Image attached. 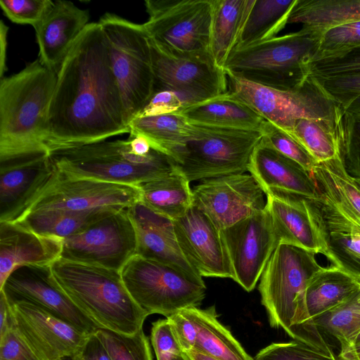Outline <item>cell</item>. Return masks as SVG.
<instances>
[{"label": "cell", "mask_w": 360, "mask_h": 360, "mask_svg": "<svg viewBox=\"0 0 360 360\" xmlns=\"http://www.w3.org/2000/svg\"><path fill=\"white\" fill-rule=\"evenodd\" d=\"M53 278L75 306L98 328L132 335L148 314L133 300L120 271L58 259Z\"/></svg>", "instance_id": "3"}, {"label": "cell", "mask_w": 360, "mask_h": 360, "mask_svg": "<svg viewBox=\"0 0 360 360\" xmlns=\"http://www.w3.org/2000/svg\"><path fill=\"white\" fill-rule=\"evenodd\" d=\"M58 72L39 58L0 82V157L48 148L44 132Z\"/></svg>", "instance_id": "4"}, {"label": "cell", "mask_w": 360, "mask_h": 360, "mask_svg": "<svg viewBox=\"0 0 360 360\" xmlns=\"http://www.w3.org/2000/svg\"><path fill=\"white\" fill-rule=\"evenodd\" d=\"M129 127V134L145 137L153 148L172 158L193 131V123L179 112L135 117Z\"/></svg>", "instance_id": "33"}, {"label": "cell", "mask_w": 360, "mask_h": 360, "mask_svg": "<svg viewBox=\"0 0 360 360\" xmlns=\"http://www.w3.org/2000/svg\"><path fill=\"white\" fill-rule=\"evenodd\" d=\"M190 181L176 168L139 186L141 202L153 211L174 220L193 205Z\"/></svg>", "instance_id": "32"}, {"label": "cell", "mask_w": 360, "mask_h": 360, "mask_svg": "<svg viewBox=\"0 0 360 360\" xmlns=\"http://www.w3.org/2000/svg\"><path fill=\"white\" fill-rule=\"evenodd\" d=\"M49 155L65 176L136 186L176 169L172 158L154 148L136 154L129 139L53 148Z\"/></svg>", "instance_id": "5"}, {"label": "cell", "mask_w": 360, "mask_h": 360, "mask_svg": "<svg viewBox=\"0 0 360 360\" xmlns=\"http://www.w3.org/2000/svg\"><path fill=\"white\" fill-rule=\"evenodd\" d=\"M136 250V234L127 208L63 239L60 258L120 271Z\"/></svg>", "instance_id": "12"}, {"label": "cell", "mask_w": 360, "mask_h": 360, "mask_svg": "<svg viewBox=\"0 0 360 360\" xmlns=\"http://www.w3.org/2000/svg\"><path fill=\"white\" fill-rule=\"evenodd\" d=\"M262 137L260 131L193 123L191 137L172 159L190 182L243 174Z\"/></svg>", "instance_id": "9"}, {"label": "cell", "mask_w": 360, "mask_h": 360, "mask_svg": "<svg viewBox=\"0 0 360 360\" xmlns=\"http://www.w3.org/2000/svg\"><path fill=\"white\" fill-rule=\"evenodd\" d=\"M260 131L262 140L270 147L312 174L316 161L292 136L266 120Z\"/></svg>", "instance_id": "42"}, {"label": "cell", "mask_w": 360, "mask_h": 360, "mask_svg": "<svg viewBox=\"0 0 360 360\" xmlns=\"http://www.w3.org/2000/svg\"><path fill=\"white\" fill-rule=\"evenodd\" d=\"M355 22H360V0H296L288 19L318 39L330 28Z\"/></svg>", "instance_id": "30"}, {"label": "cell", "mask_w": 360, "mask_h": 360, "mask_svg": "<svg viewBox=\"0 0 360 360\" xmlns=\"http://www.w3.org/2000/svg\"><path fill=\"white\" fill-rule=\"evenodd\" d=\"M127 212L136 234L137 255L172 266L205 284L202 277L185 257L172 219L153 211L141 200L128 207Z\"/></svg>", "instance_id": "22"}, {"label": "cell", "mask_w": 360, "mask_h": 360, "mask_svg": "<svg viewBox=\"0 0 360 360\" xmlns=\"http://www.w3.org/2000/svg\"><path fill=\"white\" fill-rule=\"evenodd\" d=\"M72 360H112L96 333L91 334Z\"/></svg>", "instance_id": "51"}, {"label": "cell", "mask_w": 360, "mask_h": 360, "mask_svg": "<svg viewBox=\"0 0 360 360\" xmlns=\"http://www.w3.org/2000/svg\"><path fill=\"white\" fill-rule=\"evenodd\" d=\"M136 303L148 314L168 318L188 308L198 307L206 294L200 284L162 263L134 255L120 271Z\"/></svg>", "instance_id": "11"}, {"label": "cell", "mask_w": 360, "mask_h": 360, "mask_svg": "<svg viewBox=\"0 0 360 360\" xmlns=\"http://www.w3.org/2000/svg\"><path fill=\"white\" fill-rule=\"evenodd\" d=\"M129 133L102 28L89 22L57 74L47 115L49 149L87 144Z\"/></svg>", "instance_id": "1"}, {"label": "cell", "mask_w": 360, "mask_h": 360, "mask_svg": "<svg viewBox=\"0 0 360 360\" xmlns=\"http://www.w3.org/2000/svg\"><path fill=\"white\" fill-rule=\"evenodd\" d=\"M254 360H339L297 340L275 342L262 349Z\"/></svg>", "instance_id": "43"}, {"label": "cell", "mask_w": 360, "mask_h": 360, "mask_svg": "<svg viewBox=\"0 0 360 360\" xmlns=\"http://www.w3.org/2000/svg\"><path fill=\"white\" fill-rule=\"evenodd\" d=\"M187 360H218L194 349L183 352Z\"/></svg>", "instance_id": "55"}, {"label": "cell", "mask_w": 360, "mask_h": 360, "mask_svg": "<svg viewBox=\"0 0 360 360\" xmlns=\"http://www.w3.org/2000/svg\"><path fill=\"white\" fill-rule=\"evenodd\" d=\"M340 131V154L347 171L360 177V101L342 107Z\"/></svg>", "instance_id": "40"}, {"label": "cell", "mask_w": 360, "mask_h": 360, "mask_svg": "<svg viewBox=\"0 0 360 360\" xmlns=\"http://www.w3.org/2000/svg\"><path fill=\"white\" fill-rule=\"evenodd\" d=\"M89 12L70 1L56 0L35 26L39 60L58 71L75 41L89 24Z\"/></svg>", "instance_id": "23"}, {"label": "cell", "mask_w": 360, "mask_h": 360, "mask_svg": "<svg viewBox=\"0 0 360 360\" xmlns=\"http://www.w3.org/2000/svg\"><path fill=\"white\" fill-rule=\"evenodd\" d=\"M358 49H360V22L333 27L320 37L309 65L340 58Z\"/></svg>", "instance_id": "39"}, {"label": "cell", "mask_w": 360, "mask_h": 360, "mask_svg": "<svg viewBox=\"0 0 360 360\" xmlns=\"http://www.w3.org/2000/svg\"><path fill=\"white\" fill-rule=\"evenodd\" d=\"M338 358L339 360H360V343L341 348Z\"/></svg>", "instance_id": "54"}, {"label": "cell", "mask_w": 360, "mask_h": 360, "mask_svg": "<svg viewBox=\"0 0 360 360\" xmlns=\"http://www.w3.org/2000/svg\"><path fill=\"white\" fill-rule=\"evenodd\" d=\"M321 267L316 254L281 243L263 270L258 286L270 326L312 347L323 343L324 338L308 321L304 295L309 280Z\"/></svg>", "instance_id": "2"}, {"label": "cell", "mask_w": 360, "mask_h": 360, "mask_svg": "<svg viewBox=\"0 0 360 360\" xmlns=\"http://www.w3.org/2000/svg\"><path fill=\"white\" fill-rule=\"evenodd\" d=\"M63 360H72V359H63Z\"/></svg>", "instance_id": "58"}, {"label": "cell", "mask_w": 360, "mask_h": 360, "mask_svg": "<svg viewBox=\"0 0 360 360\" xmlns=\"http://www.w3.org/2000/svg\"><path fill=\"white\" fill-rule=\"evenodd\" d=\"M95 333L112 360H153L149 340L143 329L132 335L102 328L97 329Z\"/></svg>", "instance_id": "41"}, {"label": "cell", "mask_w": 360, "mask_h": 360, "mask_svg": "<svg viewBox=\"0 0 360 360\" xmlns=\"http://www.w3.org/2000/svg\"><path fill=\"white\" fill-rule=\"evenodd\" d=\"M150 44L154 91L176 92L191 104L228 91L226 74L212 59L174 58Z\"/></svg>", "instance_id": "19"}, {"label": "cell", "mask_w": 360, "mask_h": 360, "mask_svg": "<svg viewBox=\"0 0 360 360\" xmlns=\"http://www.w3.org/2000/svg\"><path fill=\"white\" fill-rule=\"evenodd\" d=\"M150 41L174 58L212 59V0H146Z\"/></svg>", "instance_id": "10"}, {"label": "cell", "mask_w": 360, "mask_h": 360, "mask_svg": "<svg viewBox=\"0 0 360 360\" xmlns=\"http://www.w3.org/2000/svg\"><path fill=\"white\" fill-rule=\"evenodd\" d=\"M248 171L266 195L281 193L307 198L319 195L313 174L275 150L262 139L251 155Z\"/></svg>", "instance_id": "24"}, {"label": "cell", "mask_w": 360, "mask_h": 360, "mask_svg": "<svg viewBox=\"0 0 360 360\" xmlns=\"http://www.w3.org/2000/svg\"><path fill=\"white\" fill-rule=\"evenodd\" d=\"M104 33L111 69L129 124L154 91L149 37L143 24L106 13L99 20Z\"/></svg>", "instance_id": "8"}, {"label": "cell", "mask_w": 360, "mask_h": 360, "mask_svg": "<svg viewBox=\"0 0 360 360\" xmlns=\"http://www.w3.org/2000/svg\"><path fill=\"white\" fill-rule=\"evenodd\" d=\"M340 131L316 120L300 119L289 134L320 163L341 155Z\"/></svg>", "instance_id": "37"}, {"label": "cell", "mask_w": 360, "mask_h": 360, "mask_svg": "<svg viewBox=\"0 0 360 360\" xmlns=\"http://www.w3.org/2000/svg\"><path fill=\"white\" fill-rule=\"evenodd\" d=\"M8 299L15 330L41 360L72 359L90 335L33 303Z\"/></svg>", "instance_id": "18"}, {"label": "cell", "mask_w": 360, "mask_h": 360, "mask_svg": "<svg viewBox=\"0 0 360 360\" xmlns=\"http://www.w3.org/2000/svg\"><path fill=\"white\" fill-rule=\"evenodd\" d=\"M63 239L37 233L18 222H0V289L16 268L51 265L60 258Z\"/></svg>", "instance_id": "25"}, {"label": "cell", "mask_w": 360, "mask_h": 360, "mask_svg": "<svg viewBox=\"0 0 360 360\" xmlns=\"http://www.w3.org/2000/svg\"><path fill=\"white\" fill-rule=\"evenodd\" d=\"M0 360H41L14 326L0 336Z\"/></svg>", "instance_id": "49"}, {"label": "cell", "mask_w": 360, "mask_h": 360, "mask_svg": "<svg viewBox=\"0 0 360 360\" xmlns=\"http://www.w3.org/2000/svg\"><path fill=\"white\" fill-rule=\"evenodd\" d=\"M120 208H103L89 212L47 210L29 212L17 221L39 234L62 239L74 236L98 219Z\"/></svg>", "instance_id": "35"}, {"label": "cell", "mask_w": 360, "mask_h": 360, "mask_svg": "<svg viewBox=\"0 0 360 360\" xmlns=\"http://www.w3.org/2000/svg\"><path fill=\"white\" fill-rule=\"evenodd\" d=\"M226 74L229 91L249 105L264 120L288 134L300 119L316 120L340 129L342 106L309 74L302 86L292 90L270 88Z\"/></svg>", "instance_id": "7"}, {"label": "cell", "mask_w": 360, "mask_h": 360, "mask_svg": "<svg viewBox=\"0 0 360 360\" xmlns=\"http://www.w3.org/2000/svg\"><path fill=\"white\" fill-rule=\"evenodd\" d=\"M190 104L184 97L176 92L156 91L136 117L176 113Z\"/></svg>", "instance_id": "48"}, {"label": "cell", "mask_w": 360, "mask_h": 360, "mask_svg": "<svg viewBox=\"0 0 360 360\" xmlns=\"http://www.w3.org/2000/svg\"><path fill=\"white\" fill-rule=\"evenodd\" d=\"M357 343H360V331L356 336L354 342V344H357Z\"/></svg>", "instance_id": "57"}, {"label": "cell", "mask_w": 360, "mask_h": 360, "mask_svg": "<svg viewBox=\"0 0 360 360\" xmlns=\"http://www.w3.org/2000/svg\"><path fill=\"white\" fill-rule=\"evenodd\" d=\"M49 148L0 157V222H17L58 176Z\"/></svg>", "instance_id": "13"}, {"label": "cell", "mask_w": 360, "mask_h": 360, "mask_svg": "<svg viewBox=\"0 0 360 360\" xmlns=\"http://www.w3.org/2000/svg\"><path fill=\"white\" fill-rule=\"evenodd\" d=\"M314 322L321 332L335 338L341 348L353 345L360 331V292Z\"/></svg>", "instance_id": "38"}, {"label": "cell", "mask_w": 360, "mask_h": 360, "mask_svg": "<svg viewBox=\"0 0 360 360\" xmlns=\"http://www.w3.org/2000/svg\"><path fill=\"white\" fill-rule=\"evenodd\" d=\"M315 79L342 108L353 101H360V73Z\"/></svg>", "instance_id": "45"}, {"label": "cell", "mask_w": 360, "mask_h": 360, "mask_svg": "<svg viewBox=\"0 0 360 360\" xmlns=\"http://www.w3.org/2000/svg\"><path fill=\"white\" fill-rule=\"evenodd\" d=\"M179 113L196 124L260 131L264 120L249 105L227 91L190 104Z\"/></svg>", "instance_id": "27"}, {"label": "cell", "mask_w": 360, "mask_h": 360, "mask_svg": "<svg viewBox=\"0 0 360 360\" xmlns=\"http://www.w3.org/2000/svg\"><path fill=\"white\" fill-rule=\"evenodd\" d=\"M319 39L302 28L297 32L235 49L224 71L264 86L292 90L309 76V63Z\"/></svg>", "instance_id": "6"}, {"label": "cell", "mask_w": 360, "mask_h": 360, "mask_svg": "<svg viewBox=\"0 0 360 360\" xmlns=\"http://www.w3.org/2000/svg\"><path fill=\"white\" fill-rule=\"evenodd\" d=\"M360 292V283L331 265L321 267L309 280L304 295V306L309 323L314 319L346 302Z\"/></svg>", "instance_id": "28"}, {"label": "cell", "mask_w": 360, "mask_h": 360, "mask_svg": "<svg viewBox=\"0 0 360 360\" xmlns=\"http://www.w3.org/2000/svg\"><path fill=\"white\" fill-rule=\"evenodd\" d=\"M295 1L253 0L235 49L250 46L276 37L288 23Z\"/></svg>", "instance_id": "34"}, {"label": "cell", "mask_w": 360, "mask_h": 360, "mask_svg": "<svg viewBox=\"0 0 360 360\" xmlns=\"http://www.w3.org/2000/svg\"><path fill=\"white\" fill-rule=\"evenodd\" d=\"M309 75L315 78H328L360 73V49L335 60L309 65Z\"/></svg>", "instance_id": "46"}, {"label": "cell", "mask_w": 360, "mask_h": 360, "mask_svg": "<svg viewBox=\"0 0 360 360\" xmlns=\"http://www.w3.org/2000/svg\"><path fill=\"white\" fill-rule=\"evenodd\" d=\"M53 1L51 0H1L0 7L12 22L37 26L44 18Z\"/></svg>", "instance_id": "44"}, {"label": "cell", "mask_w": 360, "mask_h": 360, "mask_svg": "<svg viewBox=\"0 0 360 360\" xmlns=\"http://www.w3.org/2000/svg\"><path fill=\"white\" fill-rule=\"evenodd\" d=\"M13 326L10 302L2 290L0 291V336Z\"/></svg>", "instance_id": "52"}, {"label": "cell", "mask_w": 360, "mask_h": 360, "mask_svg": "<svg viewBox=\"0 0 360 360\" xmlns=\"http://www.w3.org/2000/svg\"><path fill=\"white\" fill-rule=\"evenodd\" d=\"M140 200L139 186L70 178L59 172L27 214L47 210L89 212L103 208L127 209Z\"/></svg>", "instance_id": "17"}, {"label": "cell", "mask_w": 360, "mask_h": 360, "mask_svg": "<svg viewBox=\"0 0 360 360\" xmlns=\"http://www.w3.org/2000/svg\"><path fill=\"white\" fill-rule=\"evenodd\" d=\"M1 290L8 298L33 303L86 334H93L98 329L57 285L51 265H24L16 268Z\"/></svg>", "instance_id": "20"}, {"label": "cell", "mask_w": 360, "mask_h": 360, "mask_svg": "<svg viewBox=\"0 0 360 360\" xmlns=\"http://www.w3.org/2000/svg\"><path fill=\"white\" fill-rule=\"evenodd\" d=\"M232 279L252 291L278 245L267 207L221 231Z\"/></svg>", "instance_id": "15"}, {"label": "cell", "mask_w": 360, "mask_h": 360, "mask_svg": "<svg viewBox=\"0 0 360 360\" xmlns=\"http://www.w3.org/2000/svg\"><path fill=\"white\" fill-rule=\"evenodd\" d=\"M266 207L278 244H290L316 255H323V248L307 210L304 197L271 193L266 195Z\"/></svg>", "instance_id": "26"}, {"label": "cell", "mask_w": 360, "mask_h": 360, "mask_svg": "<svg viewBox=\"0 0 360 360\" xmlns=\"http://www.w3.org/2000/svg\"><path fill=\"white\" fill-rule=\"evenodd\" d=\"M173 221L176 236L185 257L202 277L232 279L221 232L202 212L193 205L185 214Z\"/></svg>", "instance_id": "21"}, {"label": "cell", "mask_w": 360, "mask_h": 360, "mask_svg": "<svg viewBox=\"0 0 360 360\" xmlns=\"http://www.w3.org/2000/svg\"><path fill=\"white\" fill-rule=\"evenodd\" d=\"M167 319L183 352L193 349L197 340V330L193 321L182 310Z\"/></svg>", "instance_id": "50"}, {"label": "cell", "mask_w": 360, "mask_h": 360, "mask_svg": "<svg viewBox=\"0 0 360 360\" xmlns=\"http://www.w3.org/2000/svg\"><path fill=\"white\" fill-rule=\"evenodd\" d=\"M182 311L197 330L194 349L218 360H254L219 321L214 307L206 309L191 307Z\"/></svg>", "instance_id": "31"}, {"label": "cell", "mask_w": 360, "mask_h": 360, "mask_svg": "<svg viewBox=\"0 0 360 360\" xmlns=\"http://www.w3.org/2000/svg\"><path fill=\"white\" fill-rule=\"evenodd\" d=\"M169 360H187L184 354L175 355L171 357Z\"/></svg>", "instance_id": "56"}, {"label": "cell", "mask_w": 360, "mask_h": 360, "mask_svg": "<svg viewBox=\"0 0 360 360\" xmlns=\"http://www.w3.org/2000/svg\"><path fill=\"white\" fill-rule=\"evenodd\" d=\"M253 0H212L210 53L214 64L224 70L236 48Z\"/></svg>", "instance_id": "29"}, {"label": "cell", "mask_w": 360, "mask_h": 360, "mask_svg": "<svg viewBox=\"0 0 360 360\" xmlns=\"http://www.w3.org/2000/svg\"><path fill=\"white\" fill-rule=\"evenodd\" d=\"M193 191V205L220 231L252 216L266 206L264 193L245 173L202 180Z\"/></svg>", "instance_id": "16"}, {"label": "cell", "mask_w": 360, "mask_h": 360, "mask_svg": "<svg viewBox=\"0 0 360 360\" xmlns=\"http://www.w3.org/2000/svg\"><path fill=\"white\" fill-rule=\"evenodd\" d=\"M8 27L4 24L3 20L0 22V76L1 79L6 70V46H7V34Z\"/></svg>", "instance_id": "53"}, {"label": "cell", "mask_w": 360, "mask_h": 360, "mask_svg": "<svg viewBox=\"0 0 360 360\" xmlns=\"http://www.w3.org/2000/svg\"><path fill=\"white\" fill-rule=\"evenodd\" d=\"M312 174L321 191L360 219V177L347 171L341 155L317 163Z\"/></svg>", "instance_id": "36"}, {"label": "cell", "mask_w": 360, "mask_h": 360, "mask_svg": "<svg viewBox=\"0 0 360 360\" xmlns=\"http://www.w3.org/2000/svg\"><path fill=\"white\" fill-rule=\"evenodd\" d=\"M319 191L317 197L304 201L323 255L360 283V219Z\"/></svg>", "instance_id": "14"}, {"label": "cell", "mask_w": 360, "mask_h": 360, "mask_svg": "<svg viewBox=\"0 0 360 360\" xmlns=\"http://www.w3.org/2000/svg\"><path fill=\"white\" fill-rule=\"evenodd\" d=\"M150 340L157 360H169L183 353L167 318L152 323Z\"/></svg>", "instance_id": "47"}]
</instances>
